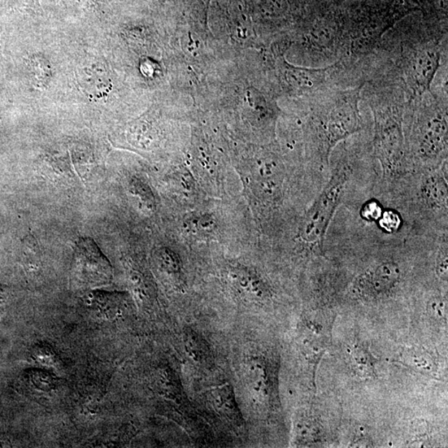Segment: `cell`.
I'll use <instances>...</instances> for the list:
<instances>
[{
    "mask_svg": "<svg viewBox=\"0 0 448 448\" xmlns=\"http://www.w3.org/2000/svg\"><path fill=\"white\" fill-rule=\"evenodd\" d=\"M362 89L361 85L324 95L312 111L307 125L308 171L321 187L329 178L334 149L363 130Z\"/></svg>",
    "mask_w": 448,
    "mask_h": 448,
    "instance_id": "obj_1",
    "label": "cell"
},
{
    "mask_svg": "<svg viewBox=\"0 0 448 448\" xmlns=\"http://www.w3.org/2000/svg\"><path fill=\"white\" fill-rule=\"evenodd\" d=\"M359 171L356 155L343 151L330 164L327 180L309 206L293 222L295 254L314 261L323 254L326 237L339 208L345 202Z\"/></svg>",
    "mask_w": 448,
    "mask_h": 448,
    "instance_id": "obj_2",
    "label": "cell"
},
{
    "mask_svg": "<svg viewBox=\"0 0 448 448\" xmlns=\"http://www.w3.org/2000/svg\"><path fill=\"white\" fill-rule=\"evenodd\" d=\"M447 171L446 162L437 169L410 173L377 195L417 232L433 236L448 233Z\"/></svg>",
    "mask_w": 448,
    "mask_h": 448,
    "instance_id": "obj_3",
    "label": "cell"
},
{
    "mask_svg": "<svg viewBox=\"0 0 448 448\" xmlns=\"http://www.w3.org/2000/svg\"><path fill=\"white\" fill-rule=\"evenodd\" d=\"M404 136L410 171L434 169L447 162L448 117L447 105L436 97L417 107L404 118Z\"/></svg>",
    "mask_w": 448,
    "mask_h": 448,
    "instance_id": "obj_4",
    "label": "cell"
},
{
    "mask_svg": "<svg viewBox=\"0 0 448 448\" xmlns=\"http://www.w3.org/2000/svg\"><path fill=\"white\" fill-rule=\"evenodd\" d=\"M372 111L373 155L380 167L376 191L383 194L411 173L404 136L405 112L399 105H373Z\"/></svg>",
    "mask_w": 448,
    "mask_h": 448,
    "instance_id": "obj_5",
    "label": "cell"
},
{
    "mask_svg": "<svg viewBox=\"0 0 448 448\" xmlns=\"http://www.w3.org/2000/svg\"><path fill=\"white\" fill-rule=\"evenodd\" d=\"M441 63V53L434 43H424L413 47L405 56L403 75L412 99L423 98L433 93V82Z\"/></svg>",
    "mask_w": 448,
    "mask_h": 448,
    "instance_id": "obj_6",
    "label": "cell"
},
{
    "mask_svg": "<svg viewBox=\"0 0 448 448\" xmlns=\"http://www.w3.org/2000/svg\"><path fill=\"white\" fill-rule=\"evenodd\" d=\"M72 271L77 284L84 286L104 285L112 277L110 263L91 239L77 243Z\"/></svg>",
    "mask_w": 448,
    "mask_h": 448,
    "instance_id": "obj_7",
    "label": "cell"
},
{
    "mask_svg": "<svg viewBox=\"0 0 448 448\" xmlns=\"http://www.w3.org/2000/svg\"><path fill=\"white\" fill-rule=\"evenodd\" d=\"M77 78L82 91L93 101H104L111 93L110 74L101 60L85 59L77 68Z\"/></svg>",
    "mask_w": 448,
    "mask_h": 448,
    "instance_id": "obj_8",
    "label": "cell"
},
{
    "mask_svg": "<svg viewBox=\"0 0 448 448\" xmlns=\"http://www.w3.org/2000/svg\"><path fill=\"white\" fill-rule=\"evenodd\" d=\"M229 278L238 293L252 302H268L275 294L267 278L252 268H233L229 270Z\"/></svg>",
    "mask_w": 448,
    "mask_h": 448,
    "instance_id": "obj_9",
    "label": "cell"
},
{
    "mask_svg": "<svg viewBox=\"0 0 448 448\" xmlns=\"http://www.w3.org/2000/svg\"><path fill=\"white\" fill-rule=\"evenodd\" d=\"M245 382L252 397L260 403L270 399L272 392V380L266 362L258 357L247 361L243 369Z\"/></svg>",
    "mask_w": 448,
    "mask_h": 448,
    "instance_id": "obj_10",
    "label": "cell"
},
{
    "mask_svg": "<svg viewBox=\"0 0 448 448\" xmlns=\"http://www.w3.org/2000/svg\"><path fill=\"white\" fill-rule=\"evenodd\" d=\"M332 67L317 68H287V80L303 93H314L323 88Z\"/></svg>",
    "mask_w": 448,
    "mask_h": 448,
    "instance_id": "obj_11",
    "label": "cell"
},
{
    "mask_svg": "<svg viewBox=\"0 0 448 448\" xmlns=\"http://www.w3.org/2000/svg\"><path fill=\"white\" fill-rule=\"evenodd\" d=\"M211 394L213 403L217 411L232 424L241 426L242 413L238 406L232 387L229 385L217 387L212 391Z\"/></svg>",
    "mask_w": 448,
    "mask_h": 448,
    "instance_id": "obj_12",
    "label": "cell"
},
{
    "mask_svg": "<svg viewBox=\"0 0 448 448\" xmlns=\"http://www.w3.org/2000/svg\"><path fill=\"white\" fill-rule=\"evenodd\" d=\"M183 339L190 357L203 366L210 367L213 364L211 350L203 337L192 329H189L184 332Z\"/></svg>",
    "mask_w": 448,
    "mask_h": 448,
    "instance_id": "obj_13",
    "label": "cell"
},
{
    "mask_svg": "<svg viewBox=\"0 0 448 448\" xmlns=\"http://www.w3.org/2000/svg\"><path fill=\"white\" fill-rule=\"evenodd\" d=\"M403 363L417 371L432 373L436 372L434 360L428 351L412 348L405 350L401 355Z\"/></svg>",
    "mask_w": 448,
    "mask_h": 448,
    "instance_id": "obj_14",
    "label": "cell"
},
{
    "mask_svg": "<svg viewBox=\"0 0 448 448\" xmlns=\"http://www.w3.org/2000/svg\"><path fill=\"white\" fill-rule=\"evenodd\" d=\"M29 67L30 77L36 88H47L52 78V68L49 60L43 56L34 55L29 61Z\"/></svg>",
    "mask_w": 448,
    "mask_h": 448,
    "instance_id": "obj_15",
    "label": "cell"
},
{
    "mask_svg": "<svg viewBox=\"0 0 448 448\" xmlns=\"http://www.w3.org/2000/svg\"><path fill=\"white\" fill-rule=\"evenodd\" d=\"M433 271L437 279L447 286L448 277V233L438 237L435 247Z\"/></svg>",
    "mask_w": 448,
    "mask_h": 448,
    "instance_id": "obj_16",
    "label": "cell"
},
{
    "mask_svg": "<svg viewBox=\"0 0 448 448\" xmlns=\"http://www.w3.org/2000/svg\"><path fill=\"white\" fill-rule=\"evenodd\" d=\"M158 383L160 390L169 398L179 399L181 388L179 378L171 369H163L159 372Z\"/></svg>",
    "mask_w": 448,
    "mask_h": 448,
    "instance_id": "obj_17",
    "label": "cell"
},
{
    "mask_svg": "<svg viewBox=\"0 0 448 448\" xmlns=\"http://www.w3.org/2000/svg\"><path fill=\"white\" fill-rule=\"evenodd\" d=\"M419 4L416 0H391L387 15L395 24L411 13L419 10Z\"/></svg>",
    "mask_w": 448,
    "mask_h": 448,
    "instance_id": "obj_18",
    "label": "cell"
},
{
    "mask_svg": "<svg viewBox=\"0 0 448 448\" xmlns=\"http://www.w3.org/2000/svg\"><path fill=\"white\" fill-rule=\"evenodd\" d=\"M95 310H98L100 314L102 315L107 319H114L116 317L123 314L125 308L123 299L119 295H108L103 300L97 303Z\"/></svg>",
    "mask_w": 448,
    "mask_h": 448,
    "instance_id": "obj_19",
    "label": "cell"
},
{
    "mask_svg": "<svg viewBox=\"0 0 448 448\" xmlns=\"http://www.w3.org/2000/svg\"><path fill=\"white\" fill-rule=\"evenodd\" d=\"M356 371L362 376H371L373 373L371 355L361 347H356L351 353Z\"/></svg>",
    "mask_w": 448,
    "mask_h": 448,
    "instance_id": "obj_20",
    "label": "cell"
},
{
    "mask_svg": "<svg viewBox=\"0 0 448 448\" xmlns=\"http://www.w3.org/2000/svg\"><path fill=\"white\" fill-rule=\"evenodd\" d=\"M160 265L164 271L169 276L180 282L182 279V266L179 258L171 251L165 250L160 255Z\"/></svg>",
    "mask_w": 448,
    "mask_h": 448,
    "instance_id": "obj_21",
    "label": "cell"
},
{
    "mask_svg": "<svg viewBox=\"0 0 448 448\" xmlns=\"http://www.w3.org/2000/svg\"><path fill=\"white\" fill-rule=\"evenodd\" d=\"M427 311L430 317L438 320H445L447 316V295L434 294L427 303Z\"/></svg>",
    "mask_w": 448,
    "mask_h": 448,
    "instance_id": "obj_22",
    "label": "cell"
},
{
    "mask_svg": "<svg viewBox=\"0 0 448 448\" xmlns=\"http://www.w3.org/2000/svg\"><path fill=\"white\" fill-rule=\"evenodd\" d=\"M29 381L40 390H52L55 388L58 380L49 373L40 371H32L29 373Z\"/></svg>",
    "mask_w": 448,
    "mask_h": 448,
    "instance_id": "obj_23",
    "label": "cell"
},
{
    "mask_svg": "<svg viewBox=\"0 0 448 448\" xmlns=\"http://www.w3.org/2000/svg\"><path fill=\"white\" fill-rule=\"evenodd\" d=\"M295 431H297L298 437L305 442L311 441L317 433L315 424L307 419L298 421L295 425Z\"/></svg>",
    "mask_w": 448,
    "mask_h": 448,
    "instance_id": "obj_24",
    "label": "cell"
}]
</instances>
